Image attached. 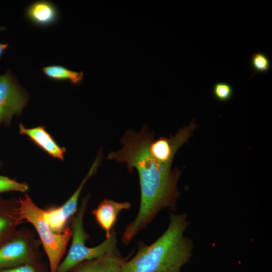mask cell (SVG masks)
I'll return each instance as SVG.
<instances>
[{
  "label": "cell",
  "instance_id": "1",
  "mask_svg": "<svg viewBox=\"0 0 272 272\" xmlns=\"http://www.w3.org/2000/svg\"><path fill=\"white\" fill-rule=\"evenodd\" d=\"M155 137L145 125L140 131L128 130L120 139L122 148L112 151L107 159L125 164L129 172L138 171L141 191L139 212L126 227L122 241L128 244L163 209L174 211L179 192L178 181L181 174L172 164H164L155 159L149 151V145Z\"/></svg>",
  "mask_w": 272,
  "mask_h": 272
},
{
  "label": "cell",
  "instance_id": "2",
  "mask_svg": "<svg viewBox=\"0 0 272 272\" xmlns=\"http://www.w3.org/2000/svg\"><path fill=\"white\" fill-rule=\"evenodd\" d=\"M189 226L186 213H171L164 232L151 244L141 243L123 272H181L193 255V242L185 235Z\"/></svg>",
  "mask_w": 272,
  "mask_h": 272
},
{
  "label": "cell",
  "instance_id": "3",
  "mask_svg": "<svg viewBox=\"0 0 272 272\" xmlns=\"http://www.w3.org/2000/svg\"><path fill=\"white\" fill-rule=\"evenodd\" d=\"M43 211L35 205L27 194L19 200V218L30 223L35 227L48 257L50 272H56L72 236V230L67 228L61 233L54 232L44 220Z\"/></svg>",
  "mask_w": 272,
  "mask_h": 272
},
{
  "label": "cell",
  "instance_id": "4",
  "mask_svg": "<svg viewBox=\"0 0 272 272\" xmlns=\"http://www.w3.org/2000/svg\"><path fill=\"white\" fill-rule=\"evenodd\" d=\"M88 197H86L72 222V241L70 250L64 259L60 262L56 272H68L83 261L97 258L107 251L117 249L116 233L112 230L110 236L100 244L93 247L85 245L88 238L83 225Z\"/></svg>",
  "mask_w": 272,
  "mask_h": 272
},
{
  "label": "cell",
  "instance_id": "5",
  "mask_svg": "<svg viewBox=\"0 0 272 272\" xmlns=\"http://www.w3.org/2000/svg\"><path fill=\"white\" fill-rule=\"evenodd\" d=\"M28 97L9 71L0 75V122L9 123L15 115L20 114Z\"/></svg>",
  "mask_w": 272,
  "mask_h": 272
},
{
  "label": "cell",
  "instance_id": "6",
  "mask_svg": "<svg viewBox=\"0 0 272 272\" xmlns=\"http://www.w3.org/2000/svg\"><path fill=\"white\" fill-rule=\"evenodd\" d=\"M101 160L102 152L99 151L88 174L70 198L57 208L44 210L43 218L54 232H62L67 220L76 212L81 191L86 182L96 172Z\"/></svg>",
  "mask_w": 272,
  "mask_h": 272
},
{
  "label": "cell",
  "instance_id": "7",
  "mask_svg": "<svg viewBox=\"0 0 272 272\" xmlns=\"http://www.w3.org/2000/svg\"><path fill=\"white\" fill-rule=\"evenodd\" d=\"M197 125L192 121L187 126L179 129L170 138L160 137L155 140L153 137L150 142L149 151L156 160L164 164H172L175 154L192 135Z\"/></svg>",
  "mask_w": 272,
  "mask_h": 272
},
{
  "label": "cell",
  "instance_id": "8",
  "mask_svg": "<svg viewBox=\"0 0 272 272\" xmlns=\"http://www.w3.org/2000/svg\"><path fill=\"white\" fill-rule=\"evenodd\" d=\"M127 258L121 257L117 249L106 252L91 260L80 263L72 270L73 272H123Z\"/></svg>",
  "mask_w": 272,
  "mask_h": 272
},
{
  "label": "cell",
  "instance_id": "9",
  "mask_svg": "<svg viewBox=\"0 0 272 272\" xmlns=\"http://www.w3.org/2000/svg\"><path fill=\"white\" fill-rule=\"evenodd\" d=\"M130 207L131 205L128 201L120 202L105 199L93 211L92 214L99 225L105 232L106 238L110 236L111 229L120 212L128 210Z\"/></svg>",
  "mask_w": 272,
  "mask_h": 272
},
{
  "label": "cell",
  "instance_id": "10",
  "mask_svg": "<svg viewBox=\"0 0 272 272\" xmlns=\"http://www.w3.org/2000/svg\"><path fill=\"white\" fill-rule=\"evenodd\" d=\"M27 19L38 27H46L54 25L59 19L56 6L48 1H37L30 4L25 12Z\"/></svg>",
  "mask_w": 272,
  "mask_h": 272
},
{
  "label": "cell",
  "instance_id": "11",
  "mask_svg": "<svg viewBox=\"0 0 272 272\" xmlns=\"http://www.w3.org/2000/svg\"><path fill=\"white\" fill-rule=\"evenodd\" d=\"M30 257L28 244L22 239L12 240L0 247V268L26 264Z\"/></svg>",
  "mask_w": 272,
  "mask_h": 272
},
{
  "label": "cell",
  "instance_id": "12",
  "mask_svg": "<svg viewBox=\"0 0 272 272\" xmlns=\"http://www.w3.org/2000/svg\"><path fill=\"white\" fill-rule=\"evenodd\" d=\"M19 131L21 134L29 137L50 155L57 159H63L65 149L58 146L43 127L26 128L21 124L19 125Z\"/></svg>",
  "mask_w": 272,
  "mask_h": 272
},
{
  "label": "cell",
  "instance_id": "13",
  "mask_svg": "<svg viewBox=\"0 0 272 272\" xmlns=\"http://www.w3.org/2000/svg\"><path fill=\"white\" fill-rule=\"evenodd\" d=\"M43 73L49 79L54 81H68L73 84H80L83 79L82 72L70 70L60 65H51L42 68Z\"/></svg>",
  "mask_w": 272,
  "mask_h": 272
},
{
  "label": "cell",
  "instance_id": "14",
  "mask_svg": "<svg viewBox=\"0 0 272 272\" xmlns=\"http://www.w3.org/2000/svg\"><path fill=\"white\" fill-rule=\"evenodd\" d=\"M251 68L254 71L251 78L257 73L266 74L271 68V62L267 55L262 52H254L250 59Z\"/></svg>",
  "mask_w": 272,
  "mask_h": 272
},
{
  "label": "cell",
  "instance_id": "15",
  "mask_svg": "<svg viewBox=\"0 0 272 272\" xmlns=\"http://www.w3.org/2000/svg\"><path fill=\"white\" fill-rule=\"evenodd\" d=\"M212 94L214 98L221 102H227L231 99L234 94L232 86L225 82H218L212 88Z\"/></svg>",
  "mask_w": 272,
  "mask_h": 272
},
{
  "label": "cell",
  "instance_id": "16",
  "mask_svg": "<svg viewBox=\"0 0 272 272\" xmlns=\"http://www.w3.org/2000/svg\"><path fill=\"white\" fill-rule=\"evenodd\" d=\"M28 189V187L25 184L18 182L6 176H0V193L9 191L25 192Z\"/></svg>",
  "mask_w": 272,
  "mask_h": 272
},
{
  "label": "cell",
  "instance_id": "17",
  "mask_svg": "<svg viewBox=\"0 0 272 272\" xmlns=\"http://www.w3.org/2000/svg\"><path fill=\"white\" fill-rule=\"evenodd\" d=\"M0 272H36V271L32 265L24 264L10 269L1 270Z\"/></svg>",
  "mask_w": 272,
  "mask_h": 272
},
{
  "label": "cell",
  "instance_id": "18",
  "mask_svg": "<svg viewBox=\"0 0 272 272\" xmlns=\"http://www.w3.org/2000/svg\"><path fill=\"white\" fill-rule=\"evenodd\" d=\"M7 221L5 219L0 217V233L7 227Z\"/></svg>",
  "mask_w": 272,
  "mask_h": 272
},
{
  "label": "cell",
  "instance_id": "19",
  "mask_svg": "<svg viewBox=\"0 0 272 272\" xmlns=\"http://www.w3.org/2000/svg\"><path fill=\"white\" fill-rule=\"evenodd\" d=\"M8 47V44L7 43L3 44L0 43V57Z\"/></svg>",
  "mask_w": 272,
  "mask_h": 272
},
{
  "label": "cell",
  "instance_id": "20",
  "mask_svg": "<svg viewBox=\"0 0 272 272\" xmlns=\"http://www.w3.org/2000/svg\"><path fill=\"white\" fill-rule=\"evenodd\" d=\"M4 29H6V28H5V27H0V31H1V30H4Z\"/></svg>",
  "mask_w": 272,
  "mask_h": 272
}]
</instances>
